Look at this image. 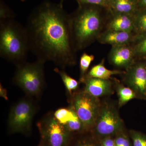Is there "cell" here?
Returning a JSON list of instances; mask_svg holds the SVG:
<instances>
[{"label":"cell","instance_id":"1","mask_svg":"<svg viewBox=\"0 0 146 146\" xmlns=\"http://www.w3.org/2000/svg\"><path fill=\"white\" fill-rule=\"evenodd\" d=\"M26 29L30 51L37 59L64 69L76 63L70 16L60 3L45 1L33 9Z\"/></svg>","mask_w":146,"mask_h":146},{"label":"cell","instance_id":"2","mask_svg":"<svg viewBox=\"0 0 146 146\" xmlns=\"http://www.w3.org/2000/svg\"><path fill=\"white\" fill-rule=\"evenodd\" d=\"M98 6L79 5L70 16L71 35L76 52L84 49L95 41L105 29L108 16L102 15Z\"/></svg>","mask_w":146,"mask_h":146},{"label":"cell","instance_id":"3","mask_svg":"<svg viewBox=\"0 0 146 146\" xmlns=\"http://www.w3.org/2000/svg\"><path fill=\"white\" fill-rule=\"evenodd\" d=\"M30 51L25 27L13 19L0 21V56L17 65L26 61Z\"/></svg>","mask_w":146,"mask_h":146},{"label":"cell","instance_id":"4","mask_svg":"<svg viewBox=\"0 0 146 146\" xmlns=\"http://www.w3.org/2000/svg\"><path fill=\"white\" fill-rule=\"evenodd\" d=\"M45 63L36 59L31 63L26 60L16 65L13 82L27 96L39 98L42 95L46 84Z\"/></svg>","mask_w":146,"mask_h":146},{"label":"cell","instance_id":"5","mask_svg":"<svg viewBox=\"0 0 146 146\" xmlns=\"http://www.w3.org/2000/svg\"><path fill=\"white\" fill-rule=\"evenodd\" d=\"M118 102L104 99L94 127L91 131L99 140L113 137L125 130L124 123L120 116Z\"/></svg>","mask_w":146,"mask_h":146},{"label":"cell","instance_id":"6","mask_svg":"<svg viewBox=\"0 0 146 146\" xmlns=\"http://www.w3.org/2000/svg\"><path fill=\"white\" fill-rule=\"evenodd\" d=\"M36 110L37 106L32 97L27 96L15 103L11 108L8 116L9 133L29 135Z\"/></svg>","mask_w":146,"mask_h":146},{"label":"cell","instance_id":"7","mask_svg":"<svg viewBox=\"0 0 146 146\" xmlns=\"http://www.w3.org/2000/svg\"><path fill=\"white\" fill-rule=\"evenodd\" d=\"M70 105L83 125L86 131H91L102 106V101L83 90L76 91L70 96Z\"/></svg>","mask_w":146,"mask_h":146},{"label":"cell","instance_id":"8","mask_svg":"<svg viewBox=\"0 0 146 146\" xmlns=\"http://www.w3.org/2000/svg\"><path fill=\"white\" fill-rule=\"evenodd\" d=\"M43 146H69L74 136L49 112L36 123Z\"/></svg>","mask_w":146,"mask_h":146},{"label":"cell","instance_id":"9","mask_svg":"<svg viewBox=\"0 0 146 146\" xmlns=\"http://www.w3.org/2000/svg\"><path fill=\"white\" fill-rule=\"evenodd\" d=\"M122 75V83L136 94V99L146 100V60L136 59Z\"/></svg>","mask_w":146,"mask_h":146},{"label":"cell","instance_id":"10","mask_svg":"<svg viewBox=\"0 0 146 146\" xmlns=\"http://www.w3.org/2000/svg\"><path fill=\"white\" fill-rule=\"evenodd\" d=\"M109 63L117 70L126 71L135 59L131 44L112 46L108 56Z\"/></svg>","mask_w":146,"mask_h":146},{"label":"cell","instance_id":"11","mask_svg":"<svg viewBox=\"0 0 146 146\" xmlns=\"http://www.w3.org/2000/svg\"><path fill=\"white\" fill-rule=\"evenodd\" d=\"M80 82L84 84L83 91L94 97L100 98L110 96L114 94V83L111 78L106 80L90 78H84Z\"/></svg>","mask_w":146,"mask_h":146},{"label":"cell","instance_id":"12","mask_svg":"<svg viewBox=\"0 0 146 146\" xmlns=\"http://www.w3.org/2000/svg\"><path fill=\"white\" fill-rule=\"evenodd\" d=\"M55 117L74 136L86 132L82 123L72 108H62L54 112Z\"/></svg>","mask_w":146,"mask_h":146},{"label":"cell","instance_id":"13","mask_svg":"<svg viewBox=\"0 0 146 146\" xmlns=\"http://www.w3.org/2000/svg\"><path fill=\"white\" fill-rule=\"evenodd\" d=\"M108 10L110 15L107 17L106 30L135 33L133 16Z\"/></svg>","mask_w":146,"mask_h":146},{"label":"cell","instance_id":"14","mask_svg":"<svg viewBox=\"0 0 146 146\" xmlns=\"http://www.w3.org/2000/svg\"><path fill=\"white\" fill-rule=\"evenodd\" d=\"M136 34L129 32L104 30L98 38L100 43L111 46L129 44L132 43Z\"/></svg>","mask_w":146,"mask_h":146},{"label":"cell","instance_id":"15","mask_svg":"<svg viewBox=\"0 0 146 146\" xmlns=\"http://www.w3.org/2000/svg\"><path fill=\"white\" fill-rule=\"evenodd\" d=\"M105 59H102L101 62L97 65L93 66L87 73L82 79L84 78H98L102 79H110L112 76L116 75H122L125 71L119 70H110L106 68L104 65Z\"/></svg>","mask_w":146,"mask_h":146},{"label":"cell","instance_id":"16","mask_svg":"<svg viewBox=\"0 0 146 146\" xmlns=\"http://www.w3.org/2000/svg\"><path fill=\"white\" fill-rule=\"evenodd\" d=\"M137 0H110L109 10L133 16L138 9Z\"/></svg>","mask_w":146,"mask_h":146},{"label":"cell","instance_id":"17","mask_svg":"<svg viewBox=\"0 0 146 146\" xmlns=\"http://www.w3.org/2000/svg\"><path fill=\"white\" fill-rule=\"evenodd\" d=\"M111 79L114 83V89L117 95L119 108L125 105L131 100L136 99V94L130 88L126 86L117 79L112 78Z\"/></svg>","mask_w":146,"mask_h":146},{"label":"cell","instance_id":"18","mask_svg":"<svg viewBox=\"0 0 146 146\" xmlns=\"http://www.w3.org/2000/svg\"><path fill=\"white\" fill-rule=\"evenodd\" d=\"M69 146H101L100 142L91 131L74 136Z\"/></svg>","mask_w":146,"mask_h":146},{"label":"cell","instance_id":"19","mask_svg":"<svg viewBox=\"0 0 146 146\" xmlns=\"http://www.w3.org/2000/svg\"><path fill=\"white\" fill-rule=\"evenodd\" d=\"M136 59H146V33L136 35L131 44Z\"/></svg>","mask_w":146,"mask_h":146},{"label":"cell","instance_id":"20","mask_svg":"<svg viewBox=\"0 0 146 146\" xmlns=\"http://www.w3.org/2000/svg\"><path fill=\"white\" fill-rule=\"evenodd\" d=\"M55 72L57 73L61 78L66 90L70 96L77 91L79 86L80 82L78 81L69 75L64 69L61 70L58 68L54 69Z\"/></svg>","mask_w":146,"mask_h":146},{"label":"cell","instance_id":"21","mask_svg":"<svg viewBox=\"0 0 146 146\" xmlns=\"http://www.w3.org/2000/svg\"><path fill=\"white\" fill-rule=\"evenodd\" d=\"M133 18L136 34L146 33V9H138L133 15Z\"/></svg>","mask_w":146,"mask_h":146},{"label":"cell","instance_id":"22","mask_svg":"<svg viewBox=\"0 0 146 146\" xmlns=\"http://www.w3.org/2000/svg\"><path fill=\"white\" fill-rule=\"evenodd\" d=\"M95 56L94 55L89 54L86 52L83 53L80 60V80L82 79L88 72L89 66L94 61Z\"/></svg>","mask_w":146,"mask_h":146},{"label":"cell","instance_id":"23","mask_svg":"<svg viewBox=\"0 0 146 146\" xmlns=\"http://www.w3.org/2000/svg\"><path fill=\"white\" fill-rule=\"evenodd\" d=\"M129 135L132 141V146H146L145 134L138 131L131 129Z\"/></svg>","mask_w":146,"mask_h":146},{"label":"cell","instance_id":"24","mask_svg":"<svg viewBox=\"0 0 146 146\" xmlns=\"http://www.w3.org/2000/svg\"><path fill=\"white\" fill-rule=\"evenodd\" d=\"M125 131H122L114 136L115 146H132L129 136Z\"/></svg>","mask_w":146,"mask_h":146},{"label":"cell","instance_id":"25","mask_svg":"<svg viewBox=\"0 0 146 146\" xmlns=\"http://www.w3.org/2000/svg\"><path fill=\"white\" fill-rule=\"evenodd\" d=\"M15 14L2 1L0 3V21L13 19Z\"/></svg>","mask_w":146,"mask_h":146},{"label":"cell","instance_id":"26","mask_svg":"<svg viewBox=\"0 0 146 146\" xmlns=\"http://www.w3.org/2000/svg\"><path fill=\"white\" fill-rule=\"evenodd\" d=\"M79 5L98 6L109 10L110 0H76Z\"/></svg>","mask_w":146,"mask_h":146},{"label":"cell","instance_id":"27","mask_svg":"<svg viewBox=\"0 0 146 146\" xmlns=\"http://www.w3.org/2000/svg\"><path fill=\"white\" fill-rule=\"evenodd\" d=\"M101 146H115L113 137H106L100 140Z\"/></svg>","mask_w":146,"mask_h":146},{"label":"cell","instance_id":"28","mask_svg":"<svg viewBox=\"0 0 146 146\" xmlns=\"http://www.w3.org/2000/svg\"><path fill=\"white\" fill-rule=\"evenodd\" d=\"M0 96L1 98H3L6 100H8L7 90L4 87H3L1 84L0 85Z\"/></svg>","mask_w":146,"mask_h":146},{"label":"cell","instance_id":"29","mask_svg":"<svg viewBox=\"0 0 146 146\" xmlns=\"http://www.w3.org/2000/svg\"><path fill=\"white\" fill-rule=\"evenodd\" d=\"M138 9H146V0H141L138 1Z\"/></svg>","mask_w":146,"mask_h":146},{"label":"cell","instance_id":"30","mask_svg":"<svg viewBox=\"0 0 146 146\" xmlns=\"http://www.w3.org/2000/svg\"><path fill=\"white\" fill-rule=\"evenodd\" d=\"M64 1H65V0H60V2L59 3H60L61 5L63 6V3Z\"/></svg>","mask_w":146,"mask_h":146},{"label":"cell","instance_id":"31","mask_svg":"<svg viewBox=\"0 0 146 146\" xmlns=\"http://www.w3.org/2000/svg\"><path fill=\"white\" fill-rule=\"evenodd\" d=\"M37 146H43L42 145V144L40 143H39V145H38Z\"/></svg>","mask_w":146,"mask_h":146},{"label":"cell","instance_id":"32","mask_svg":"<svg viewBox=\"0 0 146 146\" xmlns=\"http://www.w3.org/2000/svg\"><path fill=\"white\" fill-rule=\"evenodd\" d=\"M21 1H22L24 2L26 0H21Z\"/></svg>","mask_w":146,"mask_h":146},{"label":"cell","instance_id":"33","mask_svg":"<svg viewBox=\"0 0 146 146\" xmlns=\"http://www.w3.org/2000/svg\"></svg>","mask_w":146,"mask_h":146}]
</instances>
